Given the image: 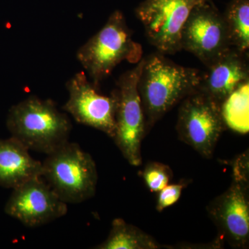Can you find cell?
<instances>
[{
    "instance_id": "cell-1",
    "label": "cell",
    "mask_w": 249,
    "mask_h": 249,
    "mask_svg": "<svg viewBox=\"0 0 249 249\" xmlns=\"http://www.w3.org/2000/svg\"><path fill=\"white\" fill-rule=\"evenodd\" d=\"M201 77L202 72L199 70L178 65L160 52L145 57L138 90L146 132L177 104L197 90Z\"/></svg>"
},
{
    "instance_id": "cell-2",
    "label": "cell",
    "mask_w": 249,
    "mask_h": 249,
    "mask_svg": "<svg viewBox=\"0 0 249 249\" xmlns=\"http://www.w3.org/2000/svg\"><path fill=\"white\" fill-rule=\"evenodd\" d=\"M6 126L11 137L29 150L49 155L69 142L71 123L51 100L30 96L10 109Z\"/></svg>"
},
{
    "instance_id": "cell-3",
    "label": "cell",
    "mask_w": 249,
    "mask_h": 249,
    "mask_svg": "<svg viewBox=\"0 0 249 249\" xmlns=\"http://www.w3.org/2000/svg\"><path fill=\"white\" fill-rule=\"evenodd\" d=\"M77 58L98 87L121 62L137 64L142 58V46L132 38L124 14L116 10L104 27L77 52Z\"/></svg>"
},
{
    "instance_id": "cell-4",
    "label": "cell",
    "mask_w": 249,
    "mask_h": 249,
    "mask_svg": "<svg viewBox=\"0 0 249 249\" xmlns=\"http://www.w3.org/2000/svg\"><path fill=\"white\" fill-rule=\"evenodd\" d=\"M46 182L66 204H78L96 193L98 173L91 156L80 145L67 142L42 163Z\"/></svg>"
},
{
    "instance_id": "cell-5",
    "label": "cell",
    "mask_w": 249,
    "mask_h": 249,
    "mask_svg": "<svg viewBox=\"0 0 249 249\" xmlns=\"http://www.w3.org/2000/svg\"><path fill=\"white\" fill-rule=\"evenodd\" d=\"M248 157L236 160L231 185L207 207L223 239L235 248H245L249 238Z\"/></svg>"
},
{
    "instance_id": "cell-6",
    "label": "cell",
    "mask_w": 249,
    "mask_h": 249,
    "mask_svg": "<svg viewBox=\"0 0 249 249\" xmlns=\"http://www.w3.org/2000/svg\"><path fill=\"white\" fill-rule=\"evenodd\" d=\"M142 58L132 70L124 72L117 81L118 104L116 113V145L129 164L142 163L141 146L145 132V116L139 96L138 83L143 66Z\"/></svg>"
},
{
    "instance_id": "cell-7",
    "label": "cell",
    "mask_w": 249,
    "mask_h": 249,
    "mask_svg": "<svg viewBox=\"0 0 249 249\" xmlns=\"http://www.w3.org/2000/svg\"><path fill=\"white\" fill-rule=\"evenodd\" d=\"M176 128L183 142L205 158H211L227 127L220 106L197 89L181 101Z\"/></svg>"
},
{
    "instance_id": "cell-8",
    "label": "cell",
    "mask_w": 249,
    "mask_h": 249,
    "mask_svg": "<svg viewBox=\"0 0 249 249\" xmlns=\"http://www.w3.org/2000/svg\"><path fill=\"white\" fill-rule=\"evenodd\" d=\"M210 0H144L136 8L148 42L164 55L181 51V34L196 5Z\"/></svg>"
},
{
    "instance_id": "cell-9",
    "label": "cell",
    "mask_w": 249,
    "mask_h": 249,
    "mask_svg": "<svg viewBox=\"0 0 249 249\" xmlns=\"http://www.w3.org/2000/svg\"><path fill=\"white\" fill-rule=\"evenodd\" d=\"M181 48L209 67L232 48L222 14L213 0L196 5L185 22Z\"/></svg>"
},
{
    "instance_id": "cell-10",
    "label": "cell",
    "mask_w": 249,
    "mask_h": 249,
    "mask_svg": "<svg viewBox=\"0 0 249 249\" xmlns=\"http://www.w3.org/2000/svg\"><path fill=\"white\" fill-rule=\"evenodd\" d=\"M66 86L70 97L62 107L63 110L79 124L97 129L114 138L118 104L116 90L109 96L101 94L98 87L90 83L84 71L76 73Z\"/></svg>"
},
{
    "instance_id": "cell-11",
    "label": "cell",
    "mask_w": 249,
    "mask_h": 249,
    "mask_svg": "<svg viewBox=\"0 0 249 249\" xmlns=\"http://www.w3.org/2000/svg\"><path fill=\"white\" fill-rule=\"evenodd\" d=\"M5 206V213L28 227L45 225L63 217L67 204L60 199L42 177L14 188Z\"/></svg>"
},
{
    "instance_id": "cell-12",
    "label": "cell",
    "mask_w": 249,
    "mask_h": 249,
    "mask_svg": "<svg viewBox=\"0 0 249 249\" xmlns=\"http://www.w3.org/2000/svg\"><path fill=\"white\" fill-rule=\"evenodd\" d=\"M206 68L198 90L220 106L232 91L249 81V53L234 48Z\"/></svg>"
},
{
    "instance_id": "cell-13",
    "label": "cell",
    "mask_w": 249,
    "mask_h": 249,
    "mask_svg": "<svg viewBox=\"0 0 249 249\" xmlns=\"http://www.w3.org/2000/svg\"><path fill=\"white\" fill-rule=\"evenodd\" d=\"M16 139H0V186L14 188L42 175V162Z\"/></svg>"
},
{
    "instance_id": "cell-14",
    "label": "cell",
    "mask_w": 249,
    "mask_h": 249,
    "mask_svg": "<svg viewBox=\"0 0 249 249\" xmlns=\"http://www.w3.org/2000/svg\"><path fill=\"white\" fill-rule=\"evenodd\" d=\"M160 245L151 236L147 235L124 219L116 218L111 224L109 236L98 249H157Z\"/></svg>"
},
{
    "instance_id": "cell-15",
    "label": "cell",
    "mask_w": 249,
    "mask_h": 249,
    "mask_svg": "<svg viewBox=\"0 0 249 249\" xmlns=\"http://www.w3.org/2000/svg\"><path fill=\"white\" fill-rule=\"evenodd\" d=\"M222 16L232 48L249 53V0H231Z\"/></svg>"
},
{
    "instance_id": "cell-16",
    "label": "cell",
    "mask_w": 249,
    "mask_h": 249,
    "mask_svg": "<svg viewBox=\"0 0 249 249\" xmlns=\"http://www.w3.org/2000/svg\"><path fill=\"white\" fill-rule=\"evenodd\" d=\"M221 114L226 127L239 134L249 131V81L241 85L222 103Z\"/></svg>"
},
{
    "instance_id": "cell-17",
    "label": "cell",
    "mask_w": 249,
    "mask_h": 249,
    "mask_svg": "<svg viewBox=\"0 0 249 249\" xmlns=\"http://www.w3.org/2000/svg\"><path fill=\"white\" fill-rule=\"evenodd\" d=\"M171 178L169 167L157 162L149 163L142 172V178L152 192H160L168 186Z\"/></svg>"
},
{
    "instance_id": "cell-18",
    "label": "cell",
    "mask_w": 249,
    "mask_h": 249,
    "mask_svg": "<svg viewBox=\"0 0 249 249\" xmlns=\"http://www.w3.org/2000/svg\"><path fill=\"white\" fill-rule=\"evenodd\" d=\"M185 184L175 183L168 185L160 190L157 199V210L161 212L166 208L175 204L179 199Z\"/></svg>"
}]
</instances>
